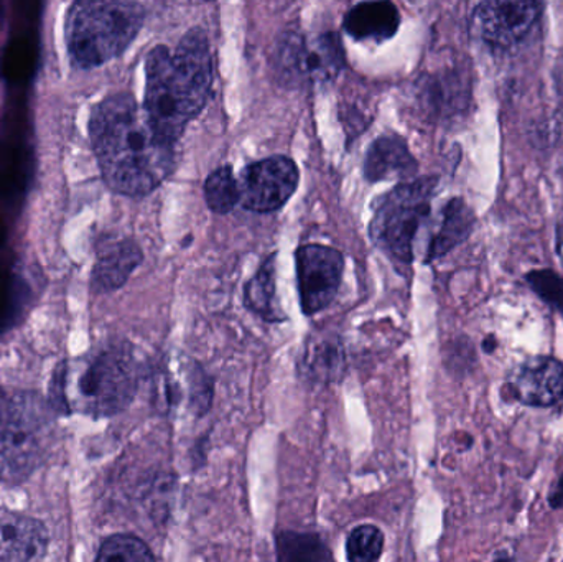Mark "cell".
<instances>
[{"mask_svg": "<svg viewBox=\"0 0 563 562\" xmlns=\"http://www.w3.org/2000/svg\"><path fill=\"white\" fill-rule=\"evenodd\" d=\"M558 253L563 263V217L558 227Z\"/></svg>", "mask_w": 563, "mask_h": 562, "instance_id": "d4e9b609", "label": "cell"}, {"mask_svg": "<svg viewBox=\"0 0 563 562\" xmlns=\"http://www.w3.org/2000/svg\"><path fill=\"white\" fill-rule=\"evenodd\" d=\"M46 426L48 419L40 399L19 396L0 403V467L32 471L42 451Z\"/></svg>", "mask_w": 563, "mask_h": 562, "instance_id": "8992f818", "label": "cell"}, {"mask_svg": "<svg viewBox=\"0 0 563 562\" xmlns=\"http://www.w3.org/2000/svg\"><path fill=\"white\" fill-rule=\"evenodd\" d=\"M276 562H330L331 554L324 541L314 533L282 531L277 537Z\"/></svg>", "mask_w": 563, "mask_h": 562, "instance_id": "d6986e66", "label": "cell"}, {"mask_svg": "<svg viewBox=\"0 0 563 562\" xmlns=\"http://www.w3.org/2000/svg\"><path fill=\"white\" fill-rule=\"evenodd\" d=\"M496 346H498V343H496L495 339L485 340V343H483V350H485L486 353L495 352Z\"/></svg>", "mask_w": 563, "mask_h": 562, "instance_id": "484cf974", "label": "cell"}, {"mask_svg": "<svg viewBox=\"0 0 563 562\" xmlns=\"http://www.w3.org/2000/svg\"><path fill=\"white\" fill-rule=\"evenodd\" d=\"M89 139L106 184L125 197L152 194L177 164L175 144L158 135L128 92L108 96L92 108Z\"/></svg>", "mask_w": 563, "mask_h": 562, "instance_id": "6da1fadb", "label": "cell"}, {"mask_svg": "<svg viewBox=\"0 0 563 562\" xmlns=\"http://www.w3.org/2000/svg\"><path fill=\"white\" fill-rule=\"evenodd\" d=\"M549 507L551 510L559 511L563 508V474L559 477L558 484L549 494Z\"/></svg>", "mask_w": 563, "mask_h": 562, "instance_id": "cb8c5ba5", "label": "cell"}, {"mask_svg": "<svg viewBox=\"0 0 563 562\" xmlns=\"http://www.w3.org/2000/svg\"><path fill=\"white\" fill-rule=\"evenodd\" d=\"M544 5L539 2H509L489 0L476 5L473 29L489 45L508 48L521 42L542 15Z\"/></svg>", "mask_w": 563, "mask_h": 562, "instance_id": "30bf717a", "label": "cell"}, {"mask_svg": "<svg viewBox=\"0 0 563 562\" xmlns=\"http://www.w3.org/2000/svg\"><path fill=\"white\" fill-rule=\"evenodd\" d=\"M493 562H516L515 558L508 557V554H501V557L496 558Z\"/></svg>", "mask_w": 563, "mask_h": 562, "instance_id": "4316f807", "label": "cell"}, {"mask_svg": "<svg viewBox=\"0 0 563 562\" xmlns=\"http://www.w3.org/2000/svg\"><path fill=\"white\" fill-rule=\"evenodd\" d=\"M508 389L528 408H554L563 401V363L555 356H532L509 376Z\"/></svg>", "mask_w": 563, "mask_h": 562, "instance_id": "8fae6325", "label": "cell"}, {"mask_svg": "<svg viewBox=\"0 0 563 562\" xmlns=\"http://www.w3.org/2000/svg\"><path fill=\"white\" fill-rule=\"evenodd\" d=\"M274 260H276V256L266 261L260 273L247 284L244 299H246V306L257 316L269 320V322H280L284 319V313L276 304V266H274Z\"/></svg>", "mask_w": 563, "mask_h": 562, "instance_id": "ac0fdd59", "label": "cell"}, {"mask_svg": "<svg viewBox=\"0 0 563 562\" xmlns=\"http://www.w3.org/2000/svg\"><path fill=\"white\" fill-rule=\"evenodd\" d=\"M139 388V365L131 350L112 345L99 352L78 379V403L86 415L109 418L124 411Z\"/></svg>", "mask_w": 563, "mask_h": 562, "instance_id": "5b68a950", "label": "cell"}, {"mask_svg": "<svg viewBox=\"0 0 563 562\" xmlns=\"http://www.w3.org/2000/svg\"><path fill=\"white\" fill-rule=\"evenodd\" d=\"M276 53L280 75L291 82L323 85L333 81L346 65L340 36L333 32L314 36L285 33Z\"/></svg>", "mask_w": 563, "mask_h": 562, "instance_id": "52a82bcc", "label": "cell"}, {"mask_svg": "<svg viewBox=\"0 0 563 562\" xmlns=\"http://www.w3.org/2000/svg\"><path fill=\"white\" fill-rule=\"evenodd\" d=\"M213 86V58L207 33L188 32L177 48L158 45L145 62L144 108L148 121L170 144L207 104Z\"/></svg>", "mask_w": 563, "mask_h": 562, "instance_id": "7a4b0ae2", "label": "cell"}, {"mask_svg": "<svg viewBox=\"0 0 563 562\" xmlns=\"http://www.w3.org/2000/svg\"><path fill=\"white\" fill-rule=\"evenodd\" d=\"M141 247L131 238L109 241L99 250L91 274L92 289L96 293H112L128 283L131 274L142 263Z\"/></svg>", "mask_w": 563, "mask_h": 562, "instance_id": "4fadbf2b", "label": "cell"}, {"mask_svg": "<svg viewBox=\"0 0 563 562\" xmlns=\"http://www.w3.org/2000/svg\"><path fill=\"white\" fill-rule=\"evenodd\" d=\"M475 227V213L463 198H452L443 208L442 224L427 251V263L445 256L462 244Z\"/></svg>", "mask_w": 563, "mask_h": 562, "instance_id": "e0dca14e", "label": "cell"}, {"mask_svg": "<svg viewBox=\"0 0 563 562\" xmlns=\"http://www.w3.org/2000/svg\"><path fill=\"white\" fill-rule=\"evenodd\" d=\"M205 198L214 213H230L240 201V185L228 165L211 172L205 181Z\"/></svg>", "mask_w": 563, "mask_h": 562, "instance_id": "ffe728a7", "label": "cell"}, {"mask_svg": "<svg viewBox=\"0 0 563 562\" xmlns=\"http://www.w3.org/2000/svg\"><path fill=\"white\" fill-rule=\"evenodd\" d=\"M48 550V531L35 518L0 517V562H40Z\"/></svg>", "mask_w": 563, "mask_h": 562, "instance_id": "7c38bea8", "label": "cell"}, {"mask_svg": "<svg viewBox=\"0 0 563 562\" xmlns=\"http://www.w3.org/2000/svg\"><path fill=\"white\" fill-rule=\"evenodd\" d=\"M399 25V10L390 2L357 3L343 20L344 32L360 42H386L396 35Z\"/></svg>", "mask_w": 563, "mask_h": 562, "instance_id": "9a60e30c", "label": "cell"}, {"mask_svg": "<svg viewBox=\"0 0 563 562\" xmlns=\"http://www.w3.org/2000/svg\"><path fill=\"white\" fill-rule=\"evenodd\" d=\"M298 168L288 157L264 158L241 174L240 201L246 210L273 213L284 207L298 187Z\"/></svg>", "mask_w": 563, "mask_h": 562, "instance_id": "ba28073f", "label": "cell"}, {"mask_svg": "<svg viewBox=\"0 0 563 562\" xmlns=\"http://www.w3.org/2000/svg\"><path fill=\"white\" fill-rule=\"evenodd\" d=\"M144 19L141 3L108 0L73 3L65 25L69 59L81 69L111 62L134 42Z\"/></svg>", "mask_w": 563, "mask_h": 562, "instance_id": "3957f363", "label": "cell"}, {"mask_svg": "<svg viewBox=\"0 0 563 562\" xmlns=\"http://www.w3.org/2000/svg\"><path fill=\"white\" fill-rule=\"evenodd\" d=\"M383 550V531L374 525H361L347 535V562H377Z\"/></svg>", "mask_w": 563, "mask_h": 562, "instance_id": "7402d4cb", "label": "cell"}, {"mask_svg": "<svg viewBox=\"0 0 563 562\" xmlns=\"http://www.w3.org/2000/svg\"><path fill=\"white\" fill-rule=\"evenodd\" d=\"M437 177L407 181L384 195L371 221V238L394 261L412 263V243L430 211Z\"/></svg>", "mask_w": 563, "mask_h": 562, "instance_id": "277c9868", "label": "cell"}, {"mask_svg": "<svg viewBox=\"0 0 563 562\" xmlns=\"http://www.w3.org/2000/svg\"><path fill=\"white\" fill-rule=\"evenodd\" d=\"M295 260L301 310L305 316H313L333 302L343 276L344 260L340 251L321 244L301 246Z\"/></svg>", "mask_w": 563, "mask_h": 562, "instance_id": "9c48e42d", "label": "cell"}, {"mask_svg": "<svg viewBox=\"0 0 563 562\" xmlns=\"http://www.w3.org/2000/svg\"><path fill=\"white\" fill-rule=\"evenodd\" d=\"M300 372L308 382L331 385L344 373V350L334 335H317L307 340Z\"/></svg>", "mask_w": 563, "mask_h": 562, "instance_id": "2e32d148", "label": "cell"}, {"mask_svg": "<svg viewBox=\"0 0 563 562\" xmlns=\"http://www.w3.org/2000/svg\"><path fill=\"white\" fill-rule=\"evenodd\" d=\"M416 158L410 154L406 141L399 135H380L371 144L364 161L367 180H410L417 174Z\"/></svg>", "mask_w": 563, "mask_h": 562, "instance_id": "5bb4252c", "label": "cell"}, {"mask_svg": "<svg viewBox=\"0 0 563 562\" xmlns=\"http://www.w3.org/2000/svg\"><path fill=\"white\" fill-rule=\"evenodd\" d=\"M539 297L563 313V279L554 271H532L526 276Z\"/></svg>", "mask_w": 563, "mask_h": 562, "instance_id": "603a6c76", "label": "cell"}, {"mask_svg": "<svg viewBox=\"0 0 563 562\" xmlns=\"http://www.w3.org/2000/svg\"><path fill=\"white\" fill-rule=\"evenodd\" d=\"M96 562H155V558L139 538L114 535L101 544Z\"/></svg>", "mask_w": 563, "mask_h": 562, "instance_id": "44dd1931", "label": "cell"}]
</instances>
